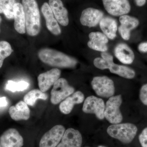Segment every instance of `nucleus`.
<instances>
[{
  "mask_svg": "<svg viewBox=\"0 0 147 147\" xmlns=\"http://www.w3.org/2000/svg\"><path fill=\"white\" fill-rule=\"evenodd\" d=\"M139 97L142 103L147 105V84H145L141 88Z\"/></svg>",
  "mask_w": 147,
  "mask_h": 147,
  "instance_id": "obj_29",
  "label": "nucleus"
},
{
  "mask_svg": "<svg viewBox=\"0 0 147 147\" xmlns=\"http://www.w3.org/2000/svg\"><path fill=\"white\" fill-rule=\"evenodd\" d=\"M135 1L137 6L141 7L144 5L146 0H135Z\"/></svg>",
  "mask_w": 147,
  "mask_h": 147,
  "instance_id": "obj_33",
  "label": "nucleus"
},
{
  "mask_svg": "<svg viewBox=\"0 0 147 147\" xmlns=\"http://www.w3.org/2000/svg\"><path fill=\"white\" fill-rule=\"evenodd\" d=\"M49 5L56 20L61 26H66L68 25V11L64 7L61 0H49Z\"/></svg>",
  "mask_w": 147,
  "mask_h": 147,
  "instance_id": "obj_15",
  "label": "nucleus"
},
{
  "mask_svg": "<svg viewBox=\"0 0 147 147\" xmlns=\"http://www.w3.org/2000/svg\"><path fill=\"white\" fill-rule=\"evenodd\" d=\"M139 141L142 147H147V127L145 128L139 135Z\"/></svg>",
  "mask_w": 147,
  "mask_h": 147,
  "instance_id": "obj_30",
  "label": "nucleus"
},
{
  "mask_svg": "<svg viewBox=\"0 0 147 147\" xmlns=\"http://www.w3.org/2000/svg\"><path fill=\"white\" fill-rule=\"evenodd\" d=\"M61 71L58 68H54L40 74L38 77V86L41 91L45 92L59 79Z\"/></svg>",
  "mask_w": 147,
  "mask_h": 147,
  "instance_id": "obj_12",
  "label": "nucleus"
},
{
  "mask_svg": "<svg viewBox=\"0 0 147 147\" xmlns=\"http://www.w3.org/2000/svg\"><path fill=\"white\" fill-rule=\"evenodd\" d=\"M9 113L11 118L15 121L27 120L30 117V110L24 101H20L15 106H11Z\"/></svg>",
  "mask_w": 147,
  "mask_h": 147,
  "instance_id": "obj_19",
  "label": "nucleus"
},
{
  "mask_svg": "<svg viewBox=\"0 0 147 147\" xmlns=\"http://www.w3.org/2000/svg\"><path fill=\"white\" fill-rule=\"evenodd\" d=\"M91 85L96 94L100 97L110 98L115 94L114 82L107 76H96L92 80Z\"/></svg>",
  "mask_w": 147,
  "mask_h": 147,
  "instance_id": "obj_6",
  "label": "nucleus"
},
{
  "mask_svg": "<svg viewBox=\"0 0 147 147\" xmlns=\"http://www.w3.org/2000/svg\"><path fill=\"white\" fill-rule=\"evenodd\" d=\"M47 95L40 90L34 89L32 90L25 95L24 100L27 105L32 106L34 105L37 99L45 100L47 99Z\"/></svg>",
  "mask_w": 147,
  "mask_h": 147,
  "instance_id": "obj_23",
  "label": "nucleus"
},
{
  "mask_svg": "<svg viewBox=\"0 0 147 147\" xmlns=\"http://www.w3.org/2000/svg\"><path fill=\"white\" fill-rule=\"evenodd\" d=\"M25 13L26 30L31 36H35L40 30V14L36 0H22Z\"/></svg>",
  "mask_w": 147,
  "mask_h": 147,
  "instance_id": "obj_2",
  "label": "nucleus"
},
{
  "mask_svg": "<svg viewBox=\"0 0 147 147\" xmlns=\"http://www.w3.org/2000/svg\"><path fill=\"white\" fill-rule=\"evenodd\" d=\"M105 10L114 16L125 15L131 9L128 0H102Z\"/></svg>",
  "mask_w": 147,
  "mask_h": 147,
  "instance_id": "obj_10",
  "label": "nucleus"
},
{
  "mask_svg": "<svg viewBox=\"0 0 147 147\" xmlns=\"http://www.w3.org/2000/svg\"><path fill=\"white\" fill-rule=\"evenodd\" d=\"M137 131V127L131 123L113 124L108 127L107 130L110 137L125 144H129L133 141Z\"/></svg>",
  "mask_w": 147,
  "mask_h": 147,
  "instance_id": "obj_3",
  "label": "nucleus"
},
{
  "mask_svg": "<svg viewBox=\"0 0 147 147\" xmlns=\"http://www.w3.org/2000/svg\"><path fill=\"white\" fill-rule=\"evenodd\" d=\"M105 105L101 98L91 96L85 99L83 105V112L89 114H94L100 120L104 118Z\"/></svg>",
  "mask_w": 147,
  "mask_h": 147,
  "instance_id": "obj_9",
  "label": "nucleus"
},
{
  "mask_svg": "<svg viewBox=\"0 0 147 147\" xmlns=\"http://www.w3.org/2000/svg\"><path fill=\"white\" fill-rule=\"evenodd\" d=\"M0 147H1V146H0Z\"/></svg>",
  "mask_w": 147,
  "mask_h": 147,
  "instance_id": "obj_36",
  "label": "nucleus"
},
{
  "mask_svg": "<svg viewBox=\"0 0 147 147\" xmlns=\"http://www.w3.org/2000/svg\"><path fill=\"white\" fill-rule=\"evenodd\" d=\"M2 21V19L1 17L0 16V24L1 23Z\"/></svg>",
  "mask_w": 147,
  "mask_h": 147,
  "instance_id": "obj_34",
  "label": "nucleus"
},
{
  "mask_svg": "<svg viewBox=\"0 0 147 147\" xmlns=\"http://www.w3.org/2000/svg\"><path fill=\"white\" fill-rule=\"evenodd\" d=\"M119 20L121 24L119 28V32L124 40H128L130 36V31L138 26L139 20L126 14L120 16Z\"/></svg>",
  "mask_w": 147,
  "mask_h": 147,
  "instance_id": "obj_16",
  "label": "nucleus"
},
{
  "mask_svg": "<svg viewBox=\"0 0 147 147\" xmlns=\"http://www.w3.org/2000/svg\"><path fill=\"white\" fill-rule=\"evenodd\" d=\"M90 40H96L107 44L108 42V38L103 33L100 32H92L89 35Z\"/></svg>",
  "mask_w": 147,
  "mask_h": 147,
  "instance_id": "obj_28",
  "label": "nucleus"
},
{
  "mask_svg": "<svg viewBox=\"0 0 147 147\" xmlns=\"http://www.w3.org/2000/svg\"><path fill=\"white\" fill-rule=\"evenodd\" d=\"M15 0H0V13H3L9 19H13V6Z\"/></svg>",
  "mask_w": 147,
  "mask_h": 147,
  "instance_id": "obj_24",
  "label": "nucleus"
},
{
  "mask_svg": "<svg viewBox=\"0 0 147 147\" xmlns=\"http://www.w3.org/2000/svg\"><path fill=\"white\" fill-rule=\"evenodd\" d=\"M82 137L80 131L72 128L65 131L60 142L57 147H81Z\"/></svg>",
  "mask_w": 147,
  "mask_h": 147,
  "instance_id": "obj_14",
  "label": "nucleus"
},
{
  "mask_svg": "<svg viewBox=\"0 0 147 147\" xmlns=\"http://www.w3.org/2000/svg\"><path fill=\"white\" fill-rule=\"evenodd\" d=\"M122 102L121 95L111 96L106 102L104 110V118L110 123H120L122 121L123 116L120 110Z\"/></svg>",
  "mask_w": 147,
  "mask_h": 147,
  "instance_id": "obj_5",
  "label": "nucleus"
},
{
  "mask_svg": "<svg viewBox=\"0 0 147 147\" xmlns=\"http://www.w3.org/2000/svg\"><path fill=\"white\" fill-rule=\"evenodd\" d=\"M139 51L143 53L147 52V42H142L139 45L138 47Z\"/></svg>",
  "mask_w": 147,
  "mask_h": 147,
  "instance_id": "obj_31",
  "label": "nucleus"
},
{
  "mask_svg": "<svg viewBox=\"0 0 147 147\" xmlns=\"http://www.w3.org/2000/svg\"><path fill=\"white\" fill-rule=\"evenodd\" d=\"M38 57L46 64L61 68H72L77 63L76 59L57 50L43 48L40 50Z\"/></svg>",
  "mask_w": 147,
  "mask_h": 147,
  "instance_id": "obj_1",
  "label": "nucleus"
},
{
  "mask_svg": "<svg viewBox=\"0 0 147 147\" xmlns=\"http://www.w3.org/2000/svg\"><path fill=\"white\" fill-rule=\"evenodd\" d=\"M88 45L91 49L102 53L106 52L108 49L106 44L92 40H90L88 42Z\"/></svg>",
  "mask_w": 147,
  "mask_h": 147,
  "instance_id": "obj_27",
  "label": "nucleus"
},
{
  "mask_svg": "<svg viewBox=\"0 0 147 147\" xmlns=\"http://www.w3.org/2000/svg\"><path fill=\"white\" fill-rule=\"evenodd\" d=\"M13 19L15 30L18 33L24 34L26 32L25 13L22 4L16 3L13 6Z\"/></svg>",
  "mask_w": 147,
  "mask_h": 147,
  "instance_id": "obj_21",
  "label": "nucleus"
},
{
  "mask_svg": "<svg viewBox=\"0 0 147 147\" xmlns=\"http://www.w3.org/2000/svg\"><path fill=\"white\" fill-rule=\"evenodd\" d=\"M98 147H106L103 146H98Z\"/></svg>",
  "mask_w": 147,
  "mask_h": 147,
  "instance_id": "obj_35",
  "label": "nucleus"
},
{
  "mask_svg": "<svg viewBox=\"0 0 147 147\" xmlns=\"http://www.w3.org/2000/svg\"><path fill=\"white\" fill-rule=\"evenodd\" d=\"M103 17L104 13L102 11L90 7L82 11L80 17V22L83 26L92 28L96 26Z\"/></svg>",
  "mask_w": 147,
  "mask_h": 147,
  "instance_id": "obj_13",
  "label": "nucleus"
},
{
  "mask_svg": "<svg viewBox=\"0 0 147 147\" xmlns=\"http://www.w3.org/2000/svg\"><path fill=\"white\" fill-rule=\"evenodd\" d=\"M101 30L108 38L114 39L115 38L117 30V24L114 18L110 17H105L99 23Z\"/></svg>",
  "mask_w": 147,
  "mask_h": 147,
  "instance_id": "obj_22",
  "label": "nucleus"
},
{
  "mask_svg": "<svg viewBox=\"0 0 147 147\" xmlns=\"http://www.w3.org/2000/svg\"><path fill=\"white\" fill-rule=\"evenodd\" d=\"M41 10L46 21L47 29L55 35L60 34L61 33L60 27L54 16L49 4L44 3L41 6Z\"/></svg>",
  "mask_w": 147,
  "mask_h": 147,
  "instance_id": "obj_17",
  "label": "nucleus"
},
{
  "mask_svg": "<svg viewBox=\"0 0 147 147\" xmlns=\"http://www.w3.org/2000/svg\"><path fill=\"white\" fill-rule=\"evenodd\" d=\"M7 104L8 102L6 97L5 96L0 97V108L6 107L7 106Z\"/></svg>",
  "mask_w": 147,
  "mask_h": 147,
  "instance_id": "obj_32",
  "label": "nucleus"
},
{
  "mask_svg": "<svg viewBox=\"0 0 147 147\" xmlns=\"http://www.w3.org/2000/svg\"><path fill=\"white\" fill-rule=\"evenodd\" d=\"M74 92V88L69 85L65 79L59 78L53 85L51 92V102L54 105H57L72 94Z\"/></svg>",
  "mask_w": 147,
  "mask_h": 147,
  "instance_id": "obj_7",
  "label": "nucleus"
},
{
  "mask_svg": "<svg viewBox=\"0 0 147 147\" xmlns=\"http://www.w3.org/2000/svg\"><path fill=\"white\" fill-rule=\"evenodd\" d=\"M84 100V95L82 92L76 91L72 94L71 96H68L65 100L61 102L59 110L65 115L71 113L75 104L82 103Z\"/></svg>",
  "mask_w": 147,
  "mask_h": 147,
  "instance_id": "obj_18",
  "label": "nucleus"
},
{
  "mask_svg": "<svg viewBox=\"0 0 147 147\" xmlns=\"http://www.w3.org/2000/svg\"><path fill=\"white\" fill-rule=\"evenodd\" d=\"M115 54L120 61L125 64L132 63L134 59L133 51L125 43L118 44L115 49Z\"/></svg>",
  "mask_w": 147,
  "mask_h": 147,
  "instance_id": "obj_20",
  "label": "nucleus"
},
{
  "mask_svg": "<svg viewBox=\"0 0 147 147\" xmlns=\"http://www.w3.org/2000/svg\"><path fill=\"white\" fill-rule=\"evenodd\" d=\"M13 52L10 44L7 41H0V68L3 66L4 60L9 57Z\"/></svg>",
  "mask_w": 147,
  "mask_h": 147,
  "instance_id": "obj_26",
  "label": "nucleus"
},
{
  "mask_svg": "<svg viewBox=\"0 0 147 147\" xmlns=\"http://www.w3.org/2000/svg\"><path fill=\"white\" fill-rule=\"evenodd\" d=\"M64 127L57 125L43 135L39 143V147H57L65 131Z\"/></svg>",
  "mask_w": 147,
  "mask_h": 147,
  "instance_id": "obj_8",
  "label": "nucleus"
},
{
  "mask_svg": "<svg viewBox=\"0 0 147 147\" xmlns=\"http://www.w3.org/2000/svg\"><path fill=\"white\" fill-rule=\"evenodd\" d=\"M94 64L96 68L102 70L108 69L111 73L126 79H133L135 76V72L133 69L125 66L114 63L113 56L106 60L102 58H96L94 60Z\"/></svg>",
  "mask_w": 147,
  "mask_h": 147,
  "instance_id": "obj_4",
  "label": "nucleus"
},
{
  "mask_svg": "<svg viewBox=\"0 0 147 147\" xmlns=\"http://www.w3.org/2000/svg\"><path fill=\"white\" fill-rule=\"evenodd\" d=\"M30 84L24 81L15 82L11 80H9L6 85L5 89L7 90L14 92H16L23 91L27 89Z\"/></svg>",
  "mask_w": 147,
  "mask_h": 147,
  "instance_id": "obj_25",
  "label": "nucleus"
},
{
  "mask_svg": "<svg viewBox=\"0 0 147 147\" xmlns=\"http://www.w3.org/2000/svg\"><path fill=\"white\" fill-rule=\"evenodd\" d=\"M23 145L24 139L15 129H9L0 137L1 147H22Z\"/></svg>",
  "mask_w": 147,
  "mask_h": 147,
  "instance_id": "obj_11",
  "label": "nucleus"
}]
</instances>
